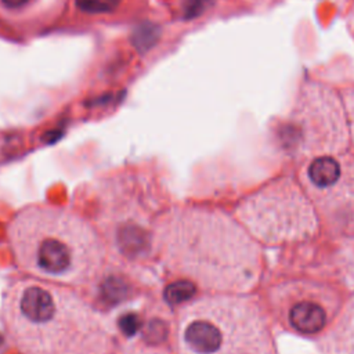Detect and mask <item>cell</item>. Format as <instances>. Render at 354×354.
Returning a JSON list of instances; mask_svg holds the SVG:
<instances>
[{
    "label": "cell",
    "mask_w": 354,
    "mask_h": 354,
    "mask_svg": "<svg viewBox=\"0 0 354 354\" xmlns=\"http://www.w3.org/2000/svg\"><path fill=\"white\" fill-rule=\"evenodd\" d=\"M153 259L203 293H248L264 272L261 245L243 225L220 209L201 206L173 207L159 216Z\"/></svg>",
    "instance_id": "1"
},
{
    "label": "cell",
    "mask_w": 354,
    "mask_h": 354,
    "mask_svg": "<svg viewBox=\"0 0 354 354\" xmlns=\"http://www.w3.org/2000/svg\"><path fill=\"white\" fill-rule=\"evenodd\" d=\"M0 321L21 354H111L116 328L66 285L40 278L10 282Z\"/></svg>",
    "instance_id": "2"
},
{
    "label": "cell",
    "mask_w": 354,
    "mask_h": 354,
    "mask_svg": "<svg viewBox=\"0 0 354 354\" xmlns=\"http://www.w3.org/2000/svg\"><path fill=\"white\" fill-rule=\"evenodd\" d=\"M7 241L18 267L35 278L87 286L105 271L108 252L98 230L64 207L26 205L10 220Z\"/></svg>",
    "instance_id": "3"
},
{
    "label": "cell",
    "mask_w": 354,
    "mask_h": 354,
    "mask_svg": "<svg viewBox=\"0 0 354 354\" xmlns=\"http://www.w3.org/2000/svg\"><path fill=\"white\" fill-rule=\"evenodd\" d=\"M174 354H277L271 318L250 296L205 293L178 307Z\"/></svg>",
    "instance_id": "4"
},
{
    "label": "cell",
    "mask_w": 354,
    "mask_h": 354,
    "mask_svg": "<svg viewBox=\"0 0 354 354\" xmlns=\"http://www.w3.org/2000/svg\"><path fill=\"white\" fill-rule=\"evenodd\" d=\"M234 217L260 243L286 246L303 243L319 232V218L299 180L282 176L246 195Z\"/></svg>",
    "instance_id": "5"
},
{
    "label": "cell",
    "mask_w": 354,
    "mask_h": 354,
    "mask_svg": "<svg viewBox=\"0 0 354 354\" xmlns=\"http://www.w3.org/2000/svg\"><path fill=\"white\" fill-rule=\"evenodd\" d=\"M102 191L98 227H95L111 253L123 264H137L153 259V234L159 216L151 206L148 183L140 177H113Z\"/></svg>",
    "instance_id": "6"
},
{
    "label": "cell",
    "mask_w": 354,
    "mask_h": 354,
    "mask_svg": "<svg viewBox=\"0 0 354 354\" xmlns=\"http://www.w3.org/2000/svg\"><path fill=\"white\" fill-rule=\"evenodd\" d=\"M347 293L337 282L292 277L274 281L264 292V308L283 330L300 337H321L339 317Z\"/></svg>",
    "instance_id": "7"
},
{
    "label": "cell",
    "mask_w": 354,
    "mask_h": 354,
    "mask_svg": "<svg viewBox=\"0 0 354 354\" xmlns=\"http://www.w3.org/2000/svg\"><path fill=\"white\" fill-rule=\"evenodd\" d=\"M321 227L340 238H354V156L328 153L307 159L299 177Z\"/></svg>",
    "instance_id": "8"
},
{
    "label": "cell",
    "mask_w": 354,
    "mask_h": 354,
    "mask_svg": "<svg viewBox=\"0 0 354 354\" xmlns=\"http://www.w3.org/2000/svg\"><path fill=\"white\" fill-rule=\"evenodd\" d=\"M321 354H354V295L347 297L339 317L318 343Z\"/></svg>",
    "instance_id": "9"
},
{
    "label": "cell",
    "mask_w": 354,
    "mask_h": 354,
    "mask_svg": "<svg viewBox=\"0 0 354 354\" xmlns=\"http://www.w3.org/2000/svg\"><path fill=\"white\" fill-rule=\"evenodd\" d=\"M198 290L199 289L192 282L185 281V279H176L165 288L163 293H165V300L167 301V304L180 307L184 303L196 297Z\"/></svg>",
    "instance_id": "10"
},
{
    "label": "cell",
    "mask_w": 354,
    "mask_h": 354,
    "mask_svg": "<svg viewBox=\"0 0 354 354\" xmlns=\"http://www.w3.org/2000/svg\"><path fill=\"white\" fill-rule=\"evenodd\" d=\"M160 36V29L153 24H144L136 29L133 35V44L140 51L144 53L155 46Z\"/></svg>",
    "instance_id": "11"
},
{
    "label": "cell",
    "mask_w": 354,
    "mask_h": 354,
    "mask_svg": "<svg viewBox=\"0 0 354 354\" xmlns=\"http://www.w3.org/2000/svg\"><path fill=\"white\" fill-rule=\"evenodd\" d=\"M111 354H171L166 347L149 342H131L120 348H115Z\"/></svg>",
    "instance_id": "12"
},
{
    "label": "cell",
    "mask_w": 354,
    "mask_h": 354,
    "mask_svg": "<svg viewBox=\"0 0 354 354\" xmlns=\"http://www.w3.org/2000/svg\"><path fill=\"white\" fill-rule=\"evenodd\" d=\"M76 6L88 14L112 12L119 6L120 0H75Z\"/></svg>",
    "instance_id": "13"
},
{
    "label": "cell",
    "mask_w": 354,
    "mask_h": 354,
    "mask_svg": "<svg viewBox=\"0 0 354 354\" xmlns=\"http://www.w3.org/2000/svg\"><path fill=\"white\" fill-rule=\"evenodd\" d=\"M119 332H122L124 336L127 337H131L134 336L140 328H141V321H140V317L137 314H124L122 315L118 322H116V326H115Z\"/></svg>",
    "instance_id": "14"
},
{
    "label": "cell",
    "mask_w": 354,
    "mask_h": 354,
    "mask_svg": "<svg viewBox=\"0 0 354 354\" xmlns=\"http://www.w3.org/2000/svg\"><path fill=\"white\" fill-rule=\"evenodd\" d=\"M210 3V0H187L185 1V7H184V15L185 18H195L198 15H201L207 4Z\"/></svg>",
    "instance_id": "15"
},
{
    "label": "cell",
    "mask_w": 354,
    "mask_h": 354,
    "mask_svg": "<svg viewBox=\"0 0 354 354\" xmlns=\"http://www.w3.org/2000/svg\"><path fill=\"white\" fill-rule=\"evenodd\" d=\"M3 4L10 10H18L25 7L30 0H1Z\"/></svg>",
    "instance_id": "16"
}]
</instances>
